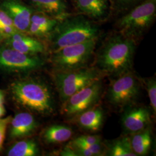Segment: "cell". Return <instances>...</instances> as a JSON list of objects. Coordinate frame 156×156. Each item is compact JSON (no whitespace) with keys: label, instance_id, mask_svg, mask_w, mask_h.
<instances>
[{"label":"cell","instance_id":"obj_1","mask_svg":"<svg viewBox=\"0 0 156 156\" xmlns=\"http://www.w3.org/2000/svg\"><path fill=\"white\" fill-rule=\"evenodd\" d=\"M135 49L131 37L116 35L106 41L97 57V68L102 73L117 78L131 71Z\"/></svg>","mask_w":156,"mask_h":156},{"label":"cell","instance_id":"obj_2","mask_svg":"<svg viewBox=\"0 0 156 156\" xmlns=\"http://www.w3.org/2000/svg\"><path fill=\"white\" fill-rule=\"evenodd\" d=\"M98 27L82 16L67 17L60 20L49 34L54 51L70 45L97 39Z\"/></svg>","mask_w":156,"mask_h":156},{"label":"cell","instance_id":"obj_3","mask_svg":"<svg viewBox=\"0 0 156 156\" xmlns=\"http://www.w3.org/2000/svg\"><path fill=\"white\" fill-rule=\"evenodd\" d=\"M11 91L15 100L30 111L43 115L53 111V98L45 84L32 79L19 80L12 84Z\"/></svg>","mask_w":156,"mask_h":156},{"label":"cell","instance_id":"obj_4","mask_svg":"<svg viewBox=\"0 0 156 156\" xmlns=\"http://www.w3.org/2000/svg\"><path fill=\"white\" fill-rule=\"evenodd\" d=\"M102 75L97 68L83 67L77 69L57 71L54 82L61 100L65 102L73 94L100 80Z\"/></svg>","mask_w":156,"mask_h":156},{"label":"cell","instance_id":"obj_5","mask_svg":"<svg viewBox=\"0 0 156 156\" xmlns=\"http://www.w3.org/2000/svg\"><path fill=\"white\" fill-rule=\"evenodd\" d=\"M97 39L62 48L53 52L51 62L57 71L86 67L94 53Z\"/></svg>","mask_w":156,"mask_h":156},{"label":"cell","instance_id":"obj_6","mask_svg":"<svg viewBox=\"0 0 156 156\" xmlns=\"http://www.w3.org/2000/svg\"><path fill=\"white\" fill-rule=\"evenodd\" d=\"M156 11V0H146L122 17L118 27L126 36L140 35L153 22Z\"/></svg>","mask_w":156,"mask_h":156},{"label":"cell","instance_id":"obj_7","mask_svg":"<svg viewBox=\"0 0 156 156\" xmlns=\"http://www.w3.org/2000/svg\"><path fill=\"white\" fill-rule=\"evenodd\" d=\"M140 84L134 75L128 73L120 76L112 82L108 92V100L116 108L131 105L140 94Z\"/></svg>","mask_w":156,"mask_h":156},{"label":"cell","instance_id":"obj_8","mask_svg":"<svg viewBox=\"0 0 156 156\" xmlns=\"http://www.w3.org/2000/svg\"><path fill=\"white\" fill-rule=\"evenodd\" d=\"M44 61L35 55L22 53L9 46L0 47V69L8 72L24 73L42 67Z\"/></svg>","mask_w":156,"mask_h":156},{"label":"cell","instance_id":"obj_9","mask_svg":"<svg viewBox=\"0 0 156 156\" xmlns=\"http://www.w3.org/2000/svg\"><path fill=\"white\" fill-rule=\"evenodd\" d=\"M102 90V83L98 80L79 90L64 102L63 113L68 117L77 116L90 109L100 100Z\"/></svg>","mask_w":156,"mask_h":156},{"label":"cell","instance_id":"obj_10","mask_svg":"<svg viewBox=\"0 0 156 156\" xmlns=\"http://www.w3.org/2000/svg\"><path fill=\"white\" fill-rule=\"evenodd\" d=\"M1 7L11 18L19 32H27L32 16L31 10L27 6L19 0H5L2 3Z\"/></svg>","mask_w":156,"mask_h":156},{"label":"cell","instance_id":"obj_11","mask_svg":"<svg viewBox=\"0 0 156 156\" xmlns=\"http://www.w3.org/2000/svg\"><path fill=\"white\" fill-rule=\"evenodd\" d=\"M122 122L126 133L135 134L149 127L151 122L150 112L144 106L134 107L124 113Z\"/></svg>","mask_w":156,"mask_h":156},{"label":"cell","instance_id":"obj_12","mask_svg":"<svg viewBox=\"0 0 156 156\" xmlns=\"http://www.w3.org/2000/svg\"><path fill=\"white\" fill-rule=\"evenodd\" d=\"M6 44L12 49L30 55H36L45 51L44 45L39 41L21 32L15 34L6 39Z\"/></svg>","mask_w":156,"mask_h":156},{"label":"cell","instance_id":"obj_13","mask_svg":"<svg viewBox=\"0 0 156 156\" xmlns=\"http://www.w3.org/2000/svg\"><path fill=\"white\" fill-rule=\"evenodd\" d=\"M10 136L12 138H23L32 134L37 127L33 116L27 112L17 114L11 119Z\"/></svg>","mask_w":156,"mask_h":156},{"label":"cell","instance_id":"obj_14","mask_svg":"<svg viewBox=\"0 0 156 156\" xmlns=\"http://www.w3.org/2000/svg\"><path fill=\"white\" fill-rule=\"evenodd\" d=\"M39 12L49 16L62 20L67 16V5L64 0H29Z\"/></svg>","mask_w":156,"mask_h":156},{"label":"cell","instance_id":"obj_15","mask_svg":"<svg viewBox=\"0 0 156 156\" xmlns=\"http://www.w3.org/2000/svg\"><path fill=\"white\" fill-rule=\"evenodd\" d=\"M59 21L41 13L32 15L27 32L34 36L45 37L52 32Z\"/></svg>","mask_w":156,"mask_h":156},{"label":"cell","instance_id":"obj_16","mask_svg":"<svg viewBox=\"0 0 156 156\" xmlns=\"http://www.w3.org/2000/svg\"><path fill=\"white\" fill-rule=\"evenodd\" d=\"M80 12L88 16L100 19L105 16L109 9L108 0H73Z\"/></svg>","mask_w":156,"mask_h":156},{"label":"cell","instance_id":"obj_17","mask_svg":"<svg viewBox=\"0 0 156 156\" xmlns=\"http://www.w3.org/2000/svg\"><path fill=\"white\" fill-rule=\"evenodd\" d=\"M77 123L84 129L97 131L103 123L104 113L100 108L89 109L78 115Z\"/></svg>","mask_w":156,"mask_h":156},{"label":"cell","instance_id":"obj_18","mask_svg":"<svg viewBox=\"0 0 156 156\" xmlns=\"http://www.w3.org/2000/svg\"><path fill=\"white\" fill-rule=\"evenodd\" d=\"M130 139L132 150L136 156H145L151 149V135L149 127L132 134Z\"/></svg>","mask_w":156,"mask_h":156},{"label":"cell","instance_id":"obj_19","mask_svg":"<svg viewBox=\"0 0 156 156\" xmlns=\"http://www.w3.org/2000/svg\"><path fill=\"white\" fill-rule=\"evenodd\" d=\"M73 134V129L70 127L56 124L46 128L43 136L47 143L59 144L69 140Z\"/></svg>","mask_w":156,"mask_h":156},{"label":"cell","instance_id":"obj_20","mask_svg":"<svg viewBox=\"0 0 156 156\" xmlns=\"http://www.w3.org/2000/svg\"><path fill=\"white\" fill-rule=\"evenodd\" d=\"M38 147L33 140L17 142L12 146L7 153L9 156H34L38 153Z\"/></svg>","mask_w":156,"mask_h":156},{"label":"cell","instance_id":"obj_21","mask_svg":"<svg viewBox=\"0 0 156 156\" xmlns=\"http://www.w3.org/2000/svg\"><path fill=\"white\" fill-rule=\"evenodd\" d=\"M109 153V156H136L132 150L130 139L126 136L113 142Z\"/></svg>","mask_w":156,"mask_h":156},{"label":"cell","instance_id":"obj_22","mask_svg":"<svg viewBox=\"0 0 156 156\" xmlns=\"http://www.w3.org/2000/svg\"><path fill=\"white\" fill-rule=\"evenodd\" d=\"M146 90L151 102V106L153 113H156V82L155 79L151 78L147 80Z\"/></svg>","mask_w":156,"mask_h":156},{"label":"cell","instance_id":"obj_23","mask_svg":"<svg viewBox=\"0 0 156 156\" xmlns=\"http://www.w3.org/2000/svg\"><path fill=\"white\" fill-rule=\"evenodd\" d=\"M72 146L81 147L89 151L91 153H93L94 156H100L102 153V147L101 145V142L94 144H85L83 143H78V142H72Z\"/></svg>","mask_w":156,"mask_h":156},{"label":"cell","instance_id":"obj_24","mask_svg":"<svg viewBox=\"0 0 156 156\" xmlns=\"http://www.w3.org/2000/svg\"><path fill=\"white\" fill-rule=\"evenodd\" d=\"M18 32L19 31L14 26L0 25V39H8Z\"/></svg>","mask_w":156,"mask_h":156},{"label":"cell","instance_id":"obj_25","mask_svg":"<svg viewBox=\"0 0 156 156\" xmlns=\"http://www.w3.org/2000/svg\"><path fill=\"white\" fill-rule=\"evenodd\" d=\"M12 118L8 117L4 119H0V151L1 150L5 137L6 131L8 124L10 123Z\"/></svg>","mask_w":156,"mask_h":156},{"label":"cell","instance_id":"obj_26","mask_svg":"<svg viewBox=\"0 0 156 156\" xmlns=\"http://www.w3.org/2000/svg\"><path fill=\"white\" fill-rule=\"evenodd\" d=\"M73 142H78V143H83L85 144H94L101 142V138L98 136H80L76 138V139L73 140Z\"/></svg>","mask_w":156,"mask_h":156},{"label":"cell","instance_id":"obj_27","mask_svg":"<svg viewBox=\"0 0 156 156\" xmlns=\"http://www.w3.org/2000/svg\"><path fill=\"white\" fill-rule=\"evenodd\" d=\"M0 25H6V26L15 27L11 18L5 12L1 9H0Z\"/></svg>","mask_w":156,"mask_h":156},{"label":"cell","instance_id":"obj_28","mask_svg":"<svg viewBox=\"0 0 156 156\" xmlns=\"http://www.w3.org/2000/svg\"><path fill=\"white\" fill-rule=\"evenodd\" d=\"M60 155L63 156H78L76 151L73 149L72 146H66L60 153Z\"/></svg>","mask_w":156,"mask_h":156},{"label":"cell","instance_id":"obj_29","mask_svg":"<svg viewBox=\"0 0 156 156\" xmlns=\"http://www.w3.org/2000/svg\"><path fill=\"white\" fill-rule=\"evenodd\" d=\"M5 113V109L2 104H0V118L2 117Z\"/></svg>","mask_w":156,"mask_h":156},{"label":"cell","instance_id":"obj_30","mask_svg":"<svg viewBox=\"0 0 156 156\" xmlns=\"http://www.w3.org/2000/svg\"><path fill=\"white\" fill-rule=\"evenodd\" d=\"M4 100V95L2 91L0 90V104H2Z\"/></svg>","mask_w":156,"mask_h":156},{"label":"cell","instance_id":"obj_31","mask_svg":"<svg viewBox=\"0 0 156 156\" xmlns=\"http://www.w3.org/2000/svg\"><path fill=\"white\" fill-rule=\"evenodd\" d=\"M120 2H123V3H128V2H133L135 0H119Z\"/></svg>","mask_w":156,"mask_h":156}]
</instances>
